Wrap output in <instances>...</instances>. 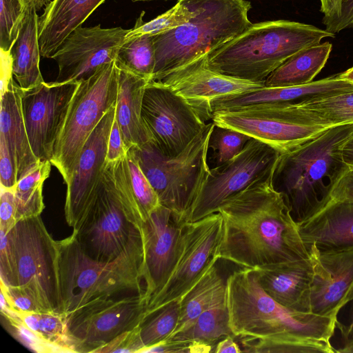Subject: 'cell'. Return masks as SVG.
Wrapping results in <instances>:
<instances>
[{
	"mask_svg": "<svg viewBox=\"0 0 353 353\" xmlns=\"http://www.w3.org/2000/svg\"><path fill=\"white\" fill-rule=\"evenodd\" d=\"M250 139V137L237 130L215 125L209 148L213 150L216 166L236 156Z\"/></svg>",
	"mask_w": 353,
	"mask_h": 353,
	"instance_id": "cell-40",
	"label": "cell"
},
{
	"mask_svg": "<svg viewBox=\"0 0 353 353\" xmlns=\"http://www.w3.org/2000/svg\"><path fill=\"white\" fill-rule=\"evenodd\" d=\"M10 312L14 313L28 327L57 347L61 352L76 353L63 314Z\"/></svg>",
	"mask_w": 353,
	"mask_h": 353,
	"instance_id": "cell-35",
	"label": "cell"
},
{
	"mask_svg": "<svg viewBox=\"0 0 353 353\" xmlns=\"http://www.w3.org/2000/svg\"><path fill=\"white\" fill-rule=\"evenodd\" d=\"M264 292L280 305L310 312L309 297L313 277L310 258L254 269Z\"/></svg>",
	"mask_w": 353,
	"mask_h": 353,
	"instance_id": "cell-23",
	"label": "cell"
},
{
	"mask_svg": "<svg viewBox=\"0 0 353 353\" xmlns=\"http://www.w3.org/2000/svg\"><path fill=\"white\" fill-rule=\"evenodd\" d=\"M191 1L195 14L188 22L152 36L155 67L150 82L205 59L252 24L248 17L249 1Z\"/></svg>",
	"mask_w": 353,
	"mask_h": 353,
	"instance_id": "cell-5",
	"label": "cell"
},
{
	"mask_svg": "<svg viewBox=\"0 0 353 353\" xmlns=\"http://www.w3.org/2000/svg\"><path fill=\"white\" fill-rule=\"evenodd\" d=\"M61 313L65 316L88 303L124 291L144 296L141 234L115 259L96 260L88 255L72 234L58 241Z\"/></svg>",
	"mask_w": 353,
	"mask_h": 353,
	"instance_id": "cell-6",
	"label": "cell"
},
{
	"mask_svg": "<svg viewBox=\"0 0 353 353\" xmlns=\"http://www.w3.org/2000/svg\"><path fill=\"white\" fill-rule=\"evenodd\" d=\"M233 336H227L220 340L215 345L213 352L215 353H240L243 352L234 341Z\"/></svg>",
	"mask_w": 353,
	"mask_h": 353,
	"instance_id": "cell-51",
	"label": "cell"
},
{
	"mask_svg": "<svg viewBox=\"0 0 353 353\" xmlns=\"http://www.w3.org/2000/svg\"><path fill=\"white\" fill-rule=\"evenodd\" d=\"M332 48V43L326 41L299 50L266 79L265 86L286 87L312 82L325 66Z\"/></svg>",
	"mask_w": 353,
	"mask_h": 353,
	"instance_id": "cell-32",
	"label": "cell"
},
{
	"mask_svg": "<svg viewBox=\"0 0 353 353\" xmlns=\"http://www.w3.org/2000/svg\"><path fill=\"white\" fill-rule=\"evenodd\" d=\"M119 74L114 60L79 81L50 159L65 184L70 179L87 139L105 114L117 103Z\"/></svg>",
	"mask_w": 353,
	"mask_h": 353,
	"instance_id": "cell-8",
	"label": "cell"
},
{
	"mask_svg": "<svg viewBox=\"0 0 353 353\" xmlns=\"http://www.w3.org/2000/svg\"><path fill=\"white\" fill-rule=\"evenodd\" d=\"M11 234L17 285L29 290L44 312L61 313L58 241L48 232L40 215L20 219Z\"/></svg>",
	"mask_w": 353,
	"mask_h": 353,
	"instance_id": "cell-9",
	"label": "cell"
},
{
	"mask_svg": "<svg viewBox=\"0 0 353 353\" xmlns=\"http://www.w3.org/2000/svg\"><path fill=\"white\" fill-rule=\"evenodd\" d=\"M336 350L339 353H353V336L343 339L342 345Z\"/></svg>",
	"mask_w": 353,
	"mask_h": 353,
	"instance_id": "cell-54",
	"label": "cell"
},
{
	"mask_svg": "<svg viewBox=\"0 0 353 353\" xmlns=\"http://www.w3.org/2000/svg\"><path fill=\"white\" fill-rule=\"evenodd\" d=\"M321 11L324 14L323 23L326 26L337 20L341 15L343 0H320Z\"/></svg>",
	"mask_w": 353,
	"mask_h": 353,
	"instance_id": "cell-50",
	"label": "cell"
},
{
	"mask_svg": "<svg viewBox=\"0 0 353 353\" xmlns=\"http://www.w3.org/2000/svg\"><path fill=\"white\" fill-rule=\"evenodd\" d=\"M39 17L37 10L30 8L10 49L13 77L23 90L44 81L39 66Z\"/></svg>",
	"mask_w": 353,
	"mask_h": 353,
	"instance_id": "cell-31",
	"label": "cell"
},
{
	"mask_svg": "<svg viewBox=\"0 0 353 353\" xmlns=\"http://www.w3.org/2000/svg\"><path fill=\"white\" fill-rule=\"evenodd\" d=\"M353 92V83L340 79L336 75L310 83L286 86L266 87L215 100L212 112L250 105L270 103H292L319 97Z\"/></svg>",
	"mask_w": 353,
	"mask_h": 353,
	"instance_id": "cell-25",
	"label": "cell"
},
{
	"mask_svg": "<svg viewBox=\"0 0 353 353\" xmlns=\"http://www.w3.org/2000/svg\"><path fill=\"white\" fill-rule=\"evenodd\" d=\"M115 110L116 104L105 114L87 139L66 184L65 217L73 230L84 220L97 196Z\"/></svg>",
	"mask_w": 353,
	"mask_h": 353,
	"instance_id": "cell-18",
	"label": "cell"
},
{
	"mask_svg": "<svg viewBox=\"0 0 353 353\" xmlns=\"http://www.w3.org/2000/svg\"><path fill=\"white\" fill-rule=\"evenodd\" d=\"M108 164L116 194L130 222L139 230L160 205L159 197L130 148L125 157Z\"/></svg>",
	"mask_w": 353,
	"mask_h": 353,
	"instance_id": "cell-24",
	"label": "cell"
},
{
	"mask_svg": "<svg viewBox=\"0 0 353 353\" xmlns=\"http://www.w3.org/2000/svg\"><path fill=\"white\" fill-rule=\"evenodd\" d=\"M185 223L179 221L170 209L160 204L139 229L143 247L144 299L147 305L171 274Z\"/></svg>",
	"mask_w": 353,
	"mask_h": 353,
	"instance_id": "cell-19",
	"label": "cell"
},
{
	"mask_svg": "<svg viewBox=\"0 0 353 353\" xmlns=\"http://www.w3.org/2000/svg\"><path fill=\"white\" fill-rule=\"evenodd\" d=\"M353 134V123L327 128L296 148L280 154L272 183L298 221L323 205L339 177L347 169L342 148Z\"/></svg>",
	"mask_w": 353,
	"mask_h": 353,
	"instance_id": "cell-3",
	"label": "cell"
},
{
	"mask_svg": "<svg viewBox=\"0 0 353 353\" xmlns=\"http://www.w3.org/2000/svg\"><path fill=\"white\" fill-rule=\"evenodd\" d=\"M105 0H52L39 17L41 55L50 58L75 29Z\"/></svg>",
	"mask_w": 353,
	"mask_h": 353,
	"instance_id": "cell-26",
	"label": "cell"
},
{
	"mask_svg": "<svg viewBox=\"0 0 353 353\" xmlns=\"http://www.w3.org/2000/svg\"><path fill=\"white\" fill-rule=\"evenodd\" d=\"M279 154L269 145L251 138L236 156L210 170L186 222L217 212L225 200L268 176Z\"/></svg>",
	"mask_w": 353,
	"mask_h": 353,
	"instance_id": "cell-11",
	"label": "cell"
},
{
	"mask_svg": "<svg viewBox=\"0 0 353 353\" xmlns=\"http://www.w3.org/2000/svg\"><path fill=\"white\" fill-rule=\"evenodd\" d=\"M307 247L323 250L353 248V201H328L296 221Z\"/></svg>",
	"mask_w": 353,
	"mask_h": 353,
	"instance_id": "cell-22",
	"label": "cell"
},
{
	"mask_svg": "<svg viewBox=\"0 0 353 353\" xmlns=\"http://www.w3.org/2000/svg\"><path fill=\"white\" fill-rule=\"evenodd\" d=\"M128 150L121 130L114 117L108 141L105 163L114 162L125 157Z\"/></svg>",
	"mask_w": 353,
	"mask_h": 353,
	"instance_id": "cell-47",
	"label": "cell"
},
{
	"mask_svg": "<svg viewBox=\"0 0 353 353\" xmlns=\"http://www.w3.org/2000/svg\"><path fill=\"white\" fill-rule=\"evenodd\" d=\"M117 67L148 81L152 80L155 67L153 37L143 35L124 41L115 59Z\"/></svg>",
	"mask_w": 353,
	"mask_h": 353,
	"instance_id": "cell-36",
	"label": "cell"
},
{
	"mask_svg": "<svg viewBox=\"0 0 353 353\" xmlns=\"http://www.w3.org/2000/svg\"><path fill=\"white\" fill-rule=\"evenodd\" d=\"M223 231V221L218 212L184 223L173 269L165 285L150 299L144 320L163 306L179 301L196 283L215 257Z\"/></svg>",
	"mask_w": 353,
	"mask_h": 353,
	"instance_id": "cell-10",
	"label": "cell"
},
{
	"mask_svg": "<svg viewBox=\"0 0 353 353\" xmlns=\"http://www.w3.org/2000/svg\"><path fill=\"white\" fill-rule=\"evenodd\" d=\"M17 169L5 139L0 136V184L14 188L17 183Z\"/></svg>",
	"mask_w": 353,
	"mask_h": 353,
	"instance_id": "cell-44",
	"label": "cell"
},
{
	"mask_svg": "<svg viewBox=\"0 0 353 353\" xmlns=\"http://www.w3.org/2000/svg\"><path fill=\"white\" fill-rule=\"evenodd\" d=\"M328 201H353V167L348 166L334 183L325 202Z\"/></svg>",
	"mask_w": 353,
	"mask_h": 353,
	"instance_id": "cell-46",
	"label": "cell"
},
{
	"mask_svg": "<svg viewBox=\"0 0 353 353\" xmlns=\"http://www.w3.org/2000/svg\"><path fill=\"white\" fill-rule=\"evenodd\" d=\"M308 250L313 268L309 311L338 319L353 298V248L323 250L312 245Z\"/></svg>",
	"mask_w": 353,
	"mask_h": 353,
	"instance_id": "cell-20",
	"label": "cell"
},
{
	"mask_svg": "<svg viewBox=\"0 0 353 353\" xmlns=\"http://www.w3.org/2000/svg\"><path fill=\"white\" fill-rule=\"evenodd\" d=\"M119 70L115 119L129 149L152 140L141 116L143 97L148 81L127 70Z\"/></svg>",
	"mask_w": 353,
	"mask_h": 353,
	"instance_id": "cell-28",
	"label": "cell"
},
{
	"mask_svg": "<svg viewBox=\"0 0 353 353\" xmlns=\"http://www.w3.org/2000/svg\"><path fill=\"white\" fill-rule=\"evenodd\" d=\"M351 303V306L346 323H342L338 321L336 328L340 331L343 339L351 337L353 336V298Z\"/></svg>",
	"mask_w": 353,
	"mask_h": 353,
	"instance_id": "cell-52",
	"label": "cell"
},
{
	"mask_svg": "<svg viewBox=\"0 0 353 353\" xmlns=\"http://www.w3.org/2000/svg\"><path fill=\"white\" fill-rule=\"evenodd\" d=\"M179 316V303L175 301L163 306L143 320L139 325L143 348L168 339L177 326Z\"/></svg>",
	"mask_w": 353,
	"mask_h": 353,
	"instance_id": "cell-38",
	"label": "cell"
},
{
	"mask_svg": "<svg viewBox=\"0 0 353 353\" xmlns=\"http://www.w3.org/2000/svg\"><path fill=\"white\" fill-rule=\"evenodd\" d=\"M161 84L183 98L205 121L212 119V104L217 99L250 92L265 86L211 70L205 59L170 72L152 81Z\"/></svg>",
	"mask_w": 353,
	"mask_h": 353,
	"instance_id": "cell-21",
	"label": "cell"
},
{
	"mask_svg": "<svg viewBox=\"0 0 353 353\" xmlns=\"http://www.w3.org/2000/svg\"><path fill=\"white\" fill-rule=\"evenodd\" d=\"M52 0H26L29 8H34L37 10H39L42 8H45Z\"/></svg>",
	"mask_w": 353,
	"mask_h": 353,
	"instance_id": "cell-55",
	"label": "cell"
},
{
	"mask_svg": "<svg viewBox=\"0 0 353 353\" xmlns=\"http://www.w3.org/2000/svg\"><path fill=\"white\" fill-rule=\"evenodd\" d=\"M212 120L216 126L241 132L269 145L280 154L296 148L329 128L290 121L279 103L216 110Z\"/></svg>",
	"mask_w": 353,
	"mask_h": 353,
	"instance_id": "cell-15",
	"label": "cell"
},
{
	"mask_svg": "<svg viewBox=\"0 0 353 353\" xmlns=\"http://www.w3.org/2000/svg\"><path fill=\"white\" fill-rule=\"evenodd\" d=\"M273 170L219 208L223 221L215 254L219 260L255 269L310 258L283 194L273 185Z\"/></svg>",
	"mask_w": 353,
	"mask_h": 353,
	"instance_id": "cell-1",
	"label": "cell"
},
{
	"mask_svg": "<svg viewBox=\"0 0 353 353\" xmlns=\"http://www.w3.org/2000/svg\"><path fill=\"white\" fill-rule=\"evenodd\" d=\"M72 234L88 255L102 261L115 259L140 235L116 194L106 163L96 199Z\"/></svg>",
	"mask_w": 353,
	"mask_h": 353,
	"instance_id": "cell-12",
	"label": "cell"
},
{
	"mask_svg": "<svg viewBox=\"0 0 353 353\" xmlns=\"http://www.w3.org/2000/svg\"><path fill=\"white\" fill-rule=\"evenodd\" d=\"M143 348L139 332V325L125 331L97 349L94 353H139Z\"/></svg>",
	"mask_w": 353,
	"mask_h": 353,
	"instance_id": "cell-43",
	"label": "cell"
},
{
	"mask_svg": "<svg viewBox=\"0 0 353 353\" xmlns=\"http://www.w3.org/2000/svg\"><path fill=\"white\" fill-rule=\"evenodd\" d=\"M0 276L7 286L17 285V257L11 230H0Z\"/></svg>",
	"mask_w": 353,
	"mask_h": 353,
	"instance_id": "cell-42",
	"label": "cell"
},
{
	"mask_svg": "<svg viewBox=\"0 0 353 353\" xmlns=\"http://www.w3.org/2000/svg\"><path fill=\"white\" fill-rule=\"evenodd\" d=\"M154 1V0H132V2H137V1ZM167 1V0H165Z\"/></svg>",
	"mask_w": 353,
	"mask_h": 353,
	"instance_id": "cell-57",
	"label": "cell"
},
{
	"mask_svg": "<svg viewBox=\"0 0 353 353\" xmlns=\"http://www.w3.org/2000/svg\"><path fill=\"white\" fill-rule=\"evenodd\" d=\"M352 26H353V23H352Z\"/></svg>",
	"mask_w": 353,
	"mask_h": 353,
	"instance_id": "cell-58",
	"label": "cell"
},
{
	"mask_svg": "<svg viewBox=\"0 0 353 353\" xmlns=\"http://www.w3.org/2000/svg\"><path fill=\"white\" fill-rule=\"evenodd\" d=\"M1 313L5 329L31 351L38 353L61 352L57 347L28 327L14 313L8 311Z\"/></svg>",
	"mask_w": 353,
	"mask_h": 353,
	"instance_id": "cell-41",
	"label": "cell"
},
{
	"mask_svg": "<svg viewBox=\"0 0 353 353\" xmlns=\"http://www.w3.org/2000/svg\"><path fill=\"white\" fill-rule=\"evenodd\" d=\"M30 8L26 0H0L1 49L10 50Z\"/></svg>",
	"mask_w": 353,
	"mask_h": 353,
	"instance_id": "cell-39",
	"label": "cell"
},
{
	"mask_svg": "<svg viewBox=\"0 0 353 353\" xmlns=\"http://www.w3.org/2000/svg\"><path fill=\"white\" fill-rule=\"evenodd\" d=\"M230 326L243 352L334 353L338 319L285 307L261 288L254 269L240 268L226 279Z\"/></svg>",
	"mask_w": 353,
	"mask_h": 353,
	"instance_id": "cell-2",
	"label": "cell"
},
{
	"mask_svg": "<svg viewBox=\"0 0 353 353\" xmlns=\"http://www.w3.org/2000/svg\"><path fill=\"white\" fill-rule=\"evenodd\" d=\"M227 336L233 334L230 326L225 283L218 290L208 307L190 327L168 339L190 343L191 352H209Z\"/></svg>",
	"mask_w": 353,
	"mask_h": 353,
	"instance_id": "cell-30",
	"label": "cell"
},
{
	"mask_svg": "<svg viewBox=\"0 0 353 353\" xmlns=\"http://www.w3.org/2000/svg\"><path fill=\"white\" fill-rule=\"evenodd\" d=\"M334 34L312 25L288 20L252 23L208 53L205 65L223 75L265 83L292 55Z\"/></svg>",
	"mask_w": 353,
	"mask_h": 353,
	"instance_id": "cell-4",
	"label": "cell"
},
{
	"mask_svg": "<svg viewBox=\"0 0 353 353\" xmlns=\"http://www.w3.org/2000/svg\"><path fill=\"white\" fill-rule=\"evenodd\" d=\"M353 23V0H343L341 17L335 21L326 26V30L336 34Z\"/></svg>",
	"mask_w": 353,
	"mask_h": 353,
	"instance_id": "cell-48",
	"label": "cell"
},
{
	"mask_svg": "<svg viewBox=\"0 0 353 353\" xmlns=\"http://www.w3.org/2000/svg\"><path fill=\"white\" fill-rule=\"evenodd\" d=\"M21 89L14 80L1 95L0 136L3 137L14 161L17 180L39 161L31 148L21 99Z\"/></svg>",
	"mask_w": 353,
	"mask_h": 353,
	"instance_id": "cell-27",
	"label": "cell"
},
{
	"mask_svg": "<svg viewBox=\"0 0 353 353\" xmlns=\"http://www.w3.org/2000/svg\"><path fill=\"white\" fill-rule=\"evenodd\" d=\"M147 304L143 294L92 301L66 316L76 353L93 352L140 325Z\"/></svg>",
	"mask_w": 353,
	"mask_h": 353,
	"instance_id": "cell-13",
	"label": "cell"
},
{
	"mask_svg": "<svg viewBox=\"0 0 353 353\" xmlns=\"http://www.w3.org/2000/svg\"><path fill=\"white\" fill-rule=\"evenodd\" d=\"M141 116L152 141L168 157L181 152L207 125L183 98L154 82L145 87Z\"/></svg>",
	"mask_w": 353,
	"mask_h": 353,
	"instance_id": "cell-14",
	"label": "cell"
},
{
	"mask_svg": "<svg viewBox=\"0 0 353 353\" xmlns=\"http://www.w3.org/2000/svg\"><path fill=\"white\" fill-rule=\"evenodd\" d=\"M51 165L49 160H39L18 180L14 188L18 221L39 216L45 208L43 187L50 176Z\"/></svg>",
	"mask_w": 353,
	"mask_h": 353,
	"instance_id": "cell-34",
	"label": "cell"
},
{
	"mask_svg": "<svg viewBox=\"0 0 353 353\" xmlns=\"http://www.w3.org/2000/svg\"><path fill=\"white\" fill-rule=\"evenodd\" d=\"M17 222L14 188L1 186L0 230H10Z\"/></svg>",
	"mask_w": 353,
	"mask_h": 353,
	"instance_id": "cell-45",
	"label": "cell"
},
{
	"mask_svg": "<svg viewBox=\"0 0 353 353\" xmlns=\"http://www.w3.org/2000/svg\"><path fill=\"white\" fill-rule=\"evenodd\" d=\"M340 79L353 83V67L336 75Z\"/></svg>",
	"mask_w": 353,
	"mask_h": 353,
	"instance_id": "cell-56",
	"label": "cell"
},
{
	"mask_svg": "<svg viewBox=\"0 0 353 353\" xmlns=\"http://www.w3.org/2000/svg\"><path fill=\"white\" fill-rule=\"evenodd\" d=\"M78 82H42L21 90L23 120L30 144L38 160L50 161Z\"/></svg>",
	"mask_w": 353,
	"mask_h": 353,
	"instance_id": "cell-16",
	"label": "cell"
},
{
	"mask_svg": "<svg viewBox=\"0 0 353 353\" xmlns=\"http://www.w3.org/2000/svg\"><path fill=\"white\" fill-rule=\"evenodd\" d=\"M215 125L204 129L179 154H163L151 141L132 146L135 158L156 192L161 205L186 222L189 210L209 172L208 152Z\"/></svg>",
	"mask_w": 353,
	"mask_h": 353,
	"instance_id": "cell-7",
	"label": "cell"
},
{
	"mask_svg": "<svg viewBox=\"0 0 353 353\" xmlns=\"http://www.w3.org/2000/svg\"><path fill=\"white\" fill-rule=\"evenodd\" d=\"M129 30L121 27L103 28L101 24L73 30L51 57L59 68L55 81H81L114 61Z\"/></svg>",
	"mask_w": 353,
	"mask_h": 353,
	"instance_id": "cell-17",
	"label": "cell"
},
{
	"mask_svg": "<svg viewBox=\"0 0 353 353\" xmlns=\"http://www.w3.org/2000/svg\"><path fill=\"white\" fill-rule=\"evenodd\" d=\"M214 257L196 283L179 301V316L177 326L169 337L187 329L208 307L218 290L226 283ZM168 338V339H169Z\"/></svg>",
	"mask_w": 353,
	"mask_h": 353,
	"instance_id": "cell-33",
	"label": "cell"
},
{
	"mask_svg": "<svg viewBox=\"0 0 353 353\" xmlns=\"http://www.w3.org/2000/svg\"><path fill=\"white\" fill-rule=\"evenodd\" d=\"M1 95L8 88L10 81L13 79L12 59L10 50L5 51L1 49Z\"/></svg>",
	"mask_w": 353,
	"mask_h": 353,
	"instance_id": "cell-49",
	"label": "cell"
},
{
	"mask_svg": "<svg viewBox=\"0 0 353 353\" xmlns=\"http://www.w3.org/2000/svg\"><path fill=\"white\" fill-rule=\"evenodd\" d=\"M143 14L137 19L135 26L126 34L125 41L143 35L154 36L188 22L195 11L191 0H178L175 6L150 21H143Z\"/></svg>",
	"mask_w": 353,
	"mask_h": 353,
	"instance_id": "cell-37",
	"label": "cell"
},
{
	"mask_svg": "<svg viewBox=\"0 0 353 353\" xmlns=\"http://www.w3.org/2000/svg\"><path fill=\"white\" fill-rule=\"evenodd\" d=\"M280 103L296 123L331 128L353 123V92Z\"/></svg>",
	"mask_w": 353,
	"mask_h": 353,
	"instance_id": "cell-29",
	"label": "cell"
},
{
	"mask_svg": "<svg viewBox=\"0 0 353 353\" xmlns=\"http://www.w3.org/2000/svg\"><path fill=\"white\" fill-rule=\"evenodd\" d=\"M342 156L345 163L349 167H353V134L344 143Z\"/></svg>",
	"mask_w": 353,
	"mask_h": 353,
	"instance_id": "cell-53",
	"label": "cell"
}]
</instances>
